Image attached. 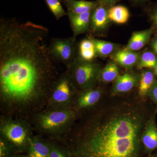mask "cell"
<instances>
[{"mask_svg":"<svg viewBox=\"0 0 157 157\" xmlns=\"http://www.w3.org/2000/svg\"><path fill=\"white\" fill-rule=\"evenodd\" d=\"M85 142V157H136L145 120L135 104L124 103L107 110Z\"/></svg>","mask_w":157,"mask_h":157,"instance_id":"cell-1","label":"cell"},{"mask_svg":"<svg viewBox=\"0 0 157 157\" xmlns=\"http://www.w3.org/2000/svg\"><path fill=\"white\" fill-rule=\"evenodd\" d=\"M68 68L74 82L80 87H92L100 80L102 68L95 60L86 61L77 57Z\"/></svg>","mask_w":157,"mask_h":157,"instance_id":"cell-2","label":"cell"},{"mask_svg":"<svg viewBox=\"0 0 157 157\" xmlns=\"http://www.w3.org/2000/svg\"><path fill=\"white\" fill-rule=\"evenodd\" d=\"M76 38H52L48 44V50L55 62L63 64L69 67L77 57Z\"/></svg>","mask_w":157,"mask_h":157,"instance_id":"cell-3","label":"cell"},{"mask_svg":"<svg viewBox=\"0 0 157 157\" xmlns=\"http://www.w3.org/2000/svg\"><path fill=\"white\" fill-rule=\"evenodd\" d=\"M109 8L99 4L92 11L89 32L92 35L100 36L107 30L110 21L108 17Z\"/></svg>","mask_w":157,"mask_h":157,"instance_id":"cell-4","label":"cell"},{"mask_svg":"<svg viewBox=\"0 0 157 157\" xmlns=\"http://www.w3.org/2000/svg\"><path fill=\"white\" fill-rule=\"evenodd\" d=\"M92 11L76 14L67 11V15L71 29L73 32V37L76 38L78 35L89 32L90 19Z\"/></svg>","mask_w":157,"mask_h":157,"instance_id":"cell-5","label":"cell"},{"mask_svg":"<svg viewBox=\"0 0 157 157\" xmlns=\"http://www.w3.org/2000/svg\"><path fill=\"white\" fill-rule=\"evenodd\" d=\"M140 75L127 73L119 76L112 89L113 94L128 92L139 84Z\"/></svg>","mask_w":157,"mask_h":157,"instance_id":"cell-6","label":"cell"},{"mask_svg":"<svg viewBox=\"0 0 157 157\" xmlns=\"http://www.w3.org/2000/svg\"><path fill=\"white\" fill-rule=\"evenodd\" d=\"M140 55L135 51L124 48L118 50L111 56V59L119 66L130 69L137 65Z\"/></svg>","mask_w":157,"mask_h":157,"instance_id":"cell-7","label":"cell"},{"mask_svg":"<svg viewBox=\"0 0 157 157\" xmlns=\"http://www.w3.org/2000/svg\"><path fill=\"white\" fill-rule=\"evenodd\" d=\"M141 140L147 150H153L157 147V127L153 118L145 124Z\"/></svg>","mask_w":157,"mask_h":157,"instance_id":"cell-8","label":"cell"},{"mask_svg":"<svg viewBox=\"0 0 157 157\" xmlns=\"http://www.w3.org/2000/svg\"><path fill=\"white\" fill-rule=\"evenodd\" d=\"M61 2L66 6L67 11L76 14L92 11L99 4L98 0L90 2L84 0H62Z\"/></svg>","mask_w":157,"mask_h":157,"instance_id":"cell-9","label":"cell"},{"mask_svg":"<svg viewBox=\"0 0 157 157\" xmlns=\"http://www.w3.org/2000/svg\"><path fill=\"white\" fill-rule=\"evenodd\" d=\"M70 79L66 76H63L57 82L52 94V98L56 102L61 103L67 101L71 95Z\"/></svg>","mask_w":157,"mask_h":157,"instance_id":"cell-10","label":"cell"},{"mask_svg":"<svg viewBox=\"0 0 157 157\" xmlns=\"http://www.w3.org/2000/svg\"><path fill=\"white\" fill-rule=\"evenodd\" d=\"M152 33L151 29L135 32L132 34L125 48L133 51L140 50L149 42Z\"/></svg>","mask_w":157,"mask_h":157,"instance_id":"cell-11","label":"cell"},{"mask_svg":"<svg viewBox=\"0 0 157 157\" xmlns=\"http://www.w3.org/2000/svg\"><path fill=\"white\" fill-rule=\"evenodd\" d=\"M70 114L65 111H56L45 116L41 120L42 127L51 129L65 124L69 119Z\"/></svg>","mask_w":157,"mask_h":157,"instance_id":"cell-12","label":"cell"},{"mask_svg":"<svg viewBox=\"0 0 157 157\" xmlns=\"http://www.w3.org/2000/svg\"><path fill=\"white\" fill-rule=\"evenodd\" d=\"M97 56L94 44L90 37L79 42L77 46V57L82 60L91 61Z\"/></svg>","mask_w":157,"mask_h":157,"instance_id":"cell-13","label":"cell"},{"mask_svg":"<svg viewBox=\"0 0 157 157\" xmlns=\"http://www.w3.org/2000/svg\"><path fill=\"white\" fill-rule=\"evenodd\" d=\"M3 132L9 140L16 144H21L25 140L26 135L23 128L17 124L7 125Z\"/></svg>","mask_w":157,"mask_h":157,"instance_id":"cell-14","label":"cell"},{"mask_svg":"<svg viewBox=\"0 0 157 157\" xmlns=\"http://www.w3.org/2000/svg\"><path fill=\"white\" fill-rule=\"evenodd\" d=\"M90 37L94 44L97 56L105 57L112 55L118 50V45L115 43Z\"/></svg>","mask_w":157,"mask_h":157,"instance_id":"cell-15","label":"cell"},{"mask_svg":"<svg viewBox=\"0 0 157 157\" xmlns=\"http://www.w3.org/2000/svg\"><path fill=\"white\" fill-rule=\"evenodd\" d=\"M108 17L110 21L123 24L128 20L130 12L128 8L125 6L121 5L114 6L109 8Z\"/></svg>","mask_w":157,"mask_h":157,"instance_id":"cell-16","label":"cell"},{"mask_svg":"<svg viewBox=\"0 0 157 157\" xmlns=\"http://www.w3.org/2000/svg\"><path fill=\"white\" fill-rule=\"evenodd\" d=\"M155 82L154 74L153 72L149 70L143 71L140 75L138 84L139 96L141 97H144L148 94Z\"/></svg>","mask_w":157,"mask_h":157,"instance_id":"cell-17","label":"cell"},{"mask_svg":"<svg viewBox=\"0 0 157 157\" xmlns=\"http://www.w3.org/2000/svg\"><path fill=\"white\" fill-rule=\"evenodd\" d=\"M101 96V92L100 90H90L80 96L78 101V106L83 108L92 106L98 102Z\"/></svg>","mask_w":157,"mask_h":157,"instance_id":"cell-18","label":"cell"},{"mask_svg":"<svg viewBox=\"0 0 157 157\" xmlns=\"http://www.w3.org/2000/svg\"><path fill=\"white\" fill-rule=\"evenodd\" d=\"M119 68L115 62H110L101 70L100 80L104 82L115 81L119 77Z\"/></svg>","mask_w":157,"mask_h":157,"instance_id":"cell-19","label":"cell"},{"mask_svg":"<svg viewBox=\"0 0 157 157\" xmlns=\"http://www.w3.org/2000/svg\"><path fill=\"white\" fill-rule=\"evenodd\" d=\"M157 66V57L154 54L149 51L145 52L140 55L137 64V67L140 69H154Z\"/></svg>","mask_w":157,"mask_h":157,"instance_id":"cell-20","label":"cell"},{"mask_svg":"<svg viewBox=\"0 0 157 157\" xmlns=\"http://www.w3.org/2000/svg\"><path fill=\"white\" fill-rule=\"evenodd\" d=\"M49 149L41 142L31 143L29 150V157H50Z\"/></svg>","mask_w":157,"mask_h":157,"instance_id":"cell-21","label":"cell"},{"mask_svg":"<svg viewBox=\"0 0 157 157\" xmlns=\"http://www.w3.org/2000/svg\"><path fill=\"white\" fill-rule=\"evenodd\" d=\"M45 2L57 20L67 15L62 5L60 0H45Z\"/></svg>","mask_w":157,"mask_h":157,"instance_id":"cell-22","label":"cell"},{"mask_svg":"<svg viewBox=\"0 0 157 157\" xmlns=\"http://www.w3.org/2000/svg\"><path fill=\"white\" fill-rule=\"evenodd\" d=\"M148 95L157 104V81L155 82L154 84L148 93Z\"/></svg>","mask_w":157,"mask_h":157,"instance_id":"cell-23","label":"cell"},{"mask_svg":"<svg viewBox=\"0 0 157 157\" xmlns=\"http://www.w3.org/2000/svg\"><path fill=\"white\" fill-rule=\"evenodd\" d=\"M120 1L121 0H98L99 4L104 5L108 8L114 6L117 3Z\"/></svg>","mask_w":157,"mask_h":157,"instance_id":"cell-24","label":"cell"},{"mask_svg":"<svg viewBox=\"0 0 157 157\" xmlns=\"http://www.w3.org/2000/svg\"><path fill=\"white\" fill-rule=\"evenodd\" d=\"M150 14L152 20L157 27V6L151 9Z\"/></svg>","mask_w":157,"mask_h":157,"instance_id":"cell-25","label":"cell"},{"mask_svg":"<svg viewBox=\"0 0 157 157\" xmlns=\"http://www.w3.org/2000/svg\"><path fill=\"white\" fill-rule=\"evenodd\" d=\"M50 157H65L60 152L56 150H53L50 152Z\"/></svg>","mask_w":157,"mask_h":157,"instance_id":"cell-26","label":"cell"},{"mask_svg":"<svg viewBox=\"0 0 157 157\" xmlns=\"http://www.w3.org/2000/svg\"><path fill=\"white\" fill-rule=\"evenodd\" d=\"M131 2L135 5H142L145 4L148 0H130Z\"/></svg>","mask_w":157,"mask_h":157,"instance_id":"cell-27","label":"cell"},{"mask_svg":"<svg viewBox=\"0 0 157 157\" xmlns=\"http://www.w3.org/2000/svg\"><path fill=\"white\" fill-rule=\"evenodd\" d=\"M152 46L155 52L157 54V39L154 41L153 43L152 44Z\"/></svg>","mask_w":157,"mask_h":157,"instance_id":"cell-28","label":"cell"},{"mask_svg":"<svg viewBox=\"0 0 157 157\" xmlns=\"http://www.w3.org/2000/svg\"><path fill=\"white\" fill-rule=\"evenodd\" d=\"M154 73L157 76V66L154 69Z\"/></svg>","mask_w":157,"mask_h":157,"instance_id":"cell-29","label":"cell"}]
</instances>
